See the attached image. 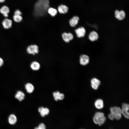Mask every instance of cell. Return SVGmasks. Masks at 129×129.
Returning a JSON list of instances; mask_svg holds the SVG:
<instances>
[{"label":"cell","mask_w":129,"mask_h":129,"mask_svg":"<svg viewBox=\"0 0 129 129\" xmlns=\"http://www.w3.org/2000/svg\"><path fill=\"white\" fill-rule=\"evenodd\" d=\"M49 0H38L34 6V15L38 16L44 15L49 8Z\"/></svg>","instance_id":"1"},{"label":"cell","mask_w":129,"mask_h":129,"mask_svg":"<svg viewBox=\"0 0 129 129\" xmlns=\"http://www.w3.org/2000/svg\"><path fill=\"white\" fill-rule=\"evenodd\" d=\"M106 118L104 113L101 112L96 113L93 118L94 123L96 124L101 126L104 124L106 121Z\"/></svg>","instance_id":"2"},{"label":"cell","mask_w":129,"mask_h":129,"mask_svg":"<svg viewBox=\"0 0 129 129\" xmlns=\"http://www.w3.org/2000/svg\"><path fill=\"white\" fill-rule=\"evenodd\" d=\"M110 113L114 115L115 119L117 120H119L121 118V109L120 107H112L110 108Z\"/></svg>","instance_id":"3"},{"label":"cell","mask_w":129,"mask_h":129,"mask_svg":"<svg viewBox=\"0 0 129 129\" xmlns=\"http://www.w3.org/2000/svg\"><path fill=\"white\" fill-rule=\"evenodd\" d=\"M38 48L36 45H32L28 46L27 48V51L29 54L34 55L38 52Z\"/></svg>","instance_id":"4"},{"label":"cell","mask_w":129,"mask_h":129,"mask_svg":"<svg viewBox=\"0 0 129 129\" xmlns=\"http://www.w3.org/2000/svg\"><path fill=\"white\" fill-rule=\"evenodd\" d=\"M129 104L126 103H123L122 104L121 108L122 114L123 115L125 118L128 119L129 117Z\"/></svg>","instance_id":"5"},{"label":"cell","mask_w":129,"mask_h":129,"mask_svg":"<svg viewBox=\"0 0 129 129\" xmlns=\"http://www.w3.org/2000/svg\"><path fill=\"white\" fill-rule=\"evenodd\" d=\"M91 83L92 88L94 90H97L100 85L101 81L97 78H93L91 80Z\"/></svg>","instance_id":"6"},{"label":"cell","mask_w":129,"mask_h":129,"mask_svg":"<svg viewBox=\"0 0 129 129\" xmlns=\"http://www.w3.org/2000/svg\"><path fill=\"white\" fill-rule=\"evenodd\" d=\"M125 14L123 10L119 11L116 10L115 12V17L119 20H122L125 18Z\"/></svg>","instance_id":"7"},{"label":"cell","mask_w":129,"mask_h":129,"mask_svg":"<svg viewBox=\"0 0 129 129\" xmlns=\"http://www.w3.org/2000/svg\"><path fill=\"white\" fill-rule=\"evenodd\" d=\"M89 61V57L87 55L83 54L80 57V63L83 65H85L87 64Z\"/></svg>","instance_id":"8"},{"label":"cell","mask_w":129,"mask_h":129,"mask_svg":"<svg viewBox=\"0 0 129 129\" xmlns=\"http://www.w3.org/2000/svg\"><path fill=\"white\" fill-rule=\"evenodd\" d=\"M75 32L77 36L79 38L84 37L86 33L85 29L83 27H81L76 29Z\"/></svg>","instance_id":"9"},{"label":"cell","mask_w":129,"mask_h":129,"mask_svg":"<svg viewBox=\"0 0 129 129\" xmlns=\"http://www.w3.org/2000/svg\"><path fill=\"white\" fill-rule=\"evenodd\" d=\"M53 96L54 100L56 101L59 100H63L64 98V94L62 93H60L58 91L53 92Z\"/></svg>","instance_id":"10"},{"label":"cell","mask_w":129,"mask_h":129,"mask_svg":"<svg viewBox=\"0 0 129 129\" xmlns=\"http://www.w3.org/2000/svg\"><path fill=\"white\" fill-rule=\"evenodd\" d=\"M2 24L5 29H9L12 27V22L11 19L6 18L3 21Z\"/></svg>","instance_id":"11"},{"label":"cell","mask_w":129,"mask_h":129,"mask_svg":"<svg viewBox=\"0 0 129 129\" xmlns=\"http://www.w3.org/2000/svg\"><path fill=\"white\" fill-rule=\"evenodd\" d=\"M38 111L40 115L42 117H44L45 115H48L50 112L49 109L48 108L43 107H39L38 109Z\"/></svg>","instance_id":"12"},{"label":"cell","mask_w":129,"mask_h":129,"mask_svg":"<svg viewBox=\"0 0 129 129\" xmlns=\"http://www.w3.org/2000/svg\"><path fill=\"white\" fill-rule=\"evenodd\" d=\"M62 37L64 41L67 43L69 42L70 40H72L73 38V35L70 33H64L62 34Z\"/></svg>","instance_id":"13"},{"label":"cell","mask_w":129,"mask_h":129,"mask_svg":"<svg viewBox=\"0 0 129 129\" xmlns=\"http://www.w3.org/2000/svg\"><path fill=\"white\" fill-rule=\"evenodd\" d=\"M25 96L24 93L20 91H18L15 96V98L20 102L22 101L24 99Z\"/></svg>","instance_id":"14"},{"label":"cell","mask_w":129,"mask_h":129,"mask_svg":"<svg viewBox=\"0 0 129 129\" xmlns=\"http://www.w3.org/2000/svg\"><path fill=\"white\" fill-rule=\"evenodd\" d=\"M97 33L95 31H93L90 33L89 36V39L91 41L93 42L97 40L98 38Z\"/></svg>","instance_id":"15"},{"label":"cell","mask_w":129,"mask_h":129,"mask_svg":"<svg viewBox=\"0 0 129 129\" xmlns=\"http://www.w3.org/2000/svg\"><path fill=\"white\" fill-rule=\"evenodd\" d=\"M94 105L95 107L97 109H101L104 107L103 101L100 99H97L95 101Z\"/></svg>","instance_id":"16"},{"label":"cell","mask_w":129,"mask_h":129,"mask_svg":"<svg viewBox=\"0 0 129 129\" xmlns=\"http://www.w3.org/2000/svg\"><path fill=\"white\" fill-rule=\"evenodd\" d=\"M25 86L27 92L29 93H32L34 90V86L31 83H27L25 84Z\"/></svg>","instance_id":"17"},{"label":"cell","mask_w":129,"mask_h":129,"mask_svg":"<svg viewBox=\"0 0 129 129\" xmlns=\"http://www.w3.org/2000/svg\"><path fill=\"white\" fill-rule=\"evenodd\" d=\"M79 19L77 16H75L70 19L69 21V23L70 26L72 27H75L78 24Z\"/></svg>","instance_id":"18"},{"label":"cell","mask_w":129,"mask_h":129,"mask_svg":"<svg viewBox=\"0 0 129 129\" xmlns=\"http://www.w3.org/2000/svg\"><path fill=\"white\" fill-rule=\"evenodd\" d=\"M17 121V118L16 116L14 114H11L9 116L8 121L9 123L11 125L15 124Z\"/></svg>","instance_id":"19"},{"label":"cell","mask_w":129,"mask_h":129,"mask_svg":"<svg viewBox=\"0 0 129 129\" xmlns=\"http://www.w3.org/2000/svg\"><path fill=\"white\" fill-rule=\"evenodd\" d=\"M58 10L59 12L60 13H66L68 11V8L65 5H62L59 6Z\"/></svg>","instance_id":"20"},{"label":"cell","mask_w":129,"mask_h":129,"mask_svg":"<svg viewBox=\"0 0 129 129\" xmlns=\"http://www.w3.org/2000/svg\"><path fill=\"white\" fill-rule=\"evenodd\" d=\"M30 67L31 69L34 71L38 70L40 67L39 64L36 61H34L31 64Z\"/></svg>","instance_id":"21"},{"label":"cell","mask_w":129,"mask_h":129,"mask_svg":"<svg viewBox=\"0 0 129 129\" xmlns=\"http://www.w3.org/2000/svg\"><path fill=\"white\" fill-rule=\"evenodd\" d=\"M10 12V9L9 7L6 5L2 6L0 9V12L3 15L5 14H8Z\"/></svg>","instance_id":"22"},{"label":"cell","mask_w":129,"mask_h":129,"mask_svg":"<svg viewBox=\"0 0 129 129\" xmlns=\"http://www.w3.org/2000/svg\"><path fill=\"white\" fill-rule=\"evenodd\" d=\"M47 11L48 13L53 16H55L57 13V11L55 9L51 7L49 8Z\"/></svg>","instance_id":"23"},{"label":"cell","mask_w":129,"mask_h":129,"mask_svg":"<svg viewBox=\"0 0 129 129\" xmlns=\"http://www.w3.org/2000/svg\"><path fill=\"white\" fill-rule=\"evenodd\" d=\"M13 19L16 22H20L22 21V17L21 15H14L13 16Z\"/></svg>","instance_id":"24"},{"label":"cell","mask_w":129,"mask_h":129,"mask_svg":"<svg viewBox=\"0 0 129 129\" xmlns=\"http://www.w3.org/2000/svg\"><path fill=\"white\" fill-rule=\"evenodd\" d=\"M108 118L111 120H113L115 119L114 115L111 113L108 114Z\"/></svg>","instance_id":"25"},{"label":"cell","mask_w":129,"mask_h":129,"mask_svg":"<svg viewBox=\"0 0 129 129\" xmlns=\"http://www.w3.org/2000/svg\"><path fill=\"white\" fill-rule=\"evenodd\" d=\"M38 127L39 129H46L45 125L44 124L42 123L39 124Z\"/></svg>","instance_id":"26"},{"label":"cell","mask_w":129,"mask_h":129,"mask_svg":"<svg viewBox=\"0 0 129 129\" xmlns=\"http://www.w3.org/2000/svg\"><path fill=\"white\" fill-rule=\"evenodd\" d=\"M22 13L19 10H16L14 12V15H21Z\"/></svg>","instance_id":"27"},{"label":"cell","mask_w":129,"mask_h":129,"mask_svg":"<svg viewBox=\"0 0 129 129\" xmlns=\"http://www.w3.org/2000/svg\"><path fill=\"white\" fill-rule=\"evenodd\" d=\"M4 61L3 59L0 57V67H1L3 65Z\"/></svg>","instance_id":"28"},{"label":"cell","mask_w":129,"mask_h":129,"mask_svg":"<svg viewBox=\"0 0 129 129\" xmlns=\"http://www.w3.org/2000/svg\"><path fill=\"white\" fill-rule=\"evenodd\" d=\"M5 1V0H0V3H2L4 2Z\"/></svg>","instance_id":"29"},{"label":"cell","mask_w":129,"mask_h":129,"mask_svg":"<svg viewBox=\"0 0 129 129\" xmlns=\"http://www.w3.org/2000/svg\"><path fill=\"white\" fill-rule=\"evenodd\" d=\"M34 129H39L38 127H36L34 128Z\"/></svg>","instance_id":"30"},{"label":"cell","mask_w":129,"mask_h":129,"mask_svg":"<svg viewBox=\"0 0 129 129\" xmlns=\"http://www.w3.org/2000/svg\"></svg>","instance_id":"31"}]
</instances>
